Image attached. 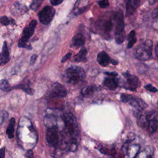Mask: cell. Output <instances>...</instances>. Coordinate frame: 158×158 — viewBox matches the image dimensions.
<instances>
[{
	"instance_id": "6da1fadb",
	"label": "cell",
	"mask_w": 158,
	"mask_h": 158,
	"mask_svg": "<svg viewBox=\"0 0 158 158\" xmlns=\"http://www.w3.org/2000/svg\"><path fill=\"white\" fill-rule=\"evenodd\" d=\"M85 77V72L82 67L72 66L66 70L63 75V80L67 84L76 85L82 81Z\"/></svg>"
},
{
	"instance_id": "7a4b0ae2",
	"label": "cell",
	"mask_w": 158,
	"mask_h": 158,
	"mask_svg": "<svg viewBox=\"0 0 158 158\" xmlns=\"http://www.w3.org/2000/svg\"><path fill=\"white\" fill-rule=\"evenodd\" d=\"M66 128L70 134L71 138L77 140L79 135V129L75 117L72 113L66 112L63 116Z\"/></svg>"
},
{
	"instance_id": "3957f363",
	"label": "cell",
	"mask_w": 158,
	"mask_h": 158,
	"mask_svg": "<svg viewBox=\"0 0 158 158\" xmlns=\"http://www.w3.org/2000/svg\"><path fill=\"white\" fill-rule=\"evenodd\" d=\"M152 49L153 43L150 40H148L136 49L135 56L142 61L149 60L152 56Z\"/></svg>"
},
{
	"instance_id": "277c9868",
	"label": "cell",
	"mask_w": 158,
	"mask_h": 158,
	"mask_svg": "<svg viewBox=\"0 0 158 158\" xmlns=\"http://www.w3.org/2000/svg\"><path fill=\"white\" fill-rule=\"evenodd\" d=\"M116 21V29H115V42L117 44H122L125 40V33H124V15L121 10H119L115 17Z\"/></svg>"
},
{
	"instance_id": "5b68a950",
	"label": "cell",
	"mask_w": 158,
	"mask_h": 158,
	"mask_svg": "<svg viewBox=\"0 0 158 158\" xmlns=\"http://www.w3.org/2000/svg\"><path fill=\"white\" fill-rule=\"evenodd\" d=\"M125 80L123 81L122 86L127 90L131 91H135L136 88L140 85V81L138 78L135 75H133L128 72L122 74Z\"/></svg>"
},
{
	"instance_id": "8992f818",
	"label": "cell",
	"mask_w": 158,
	"mask_h": 158,
	"mask_svg": "<svg viewBox=\"0 0 158 158\" xmlns=\"http://www.w3.org/2000/svg\"><path fill=\"white\" fill-rule=\"evenodd\" d=\"M145 119L147 122L146 130L151 133H154L157 131L158 128V121L157 114L155 111H151L148 113L145 116Z\"/></svg>"
},
{
	"instance_id": "52a82bcc",
	"label": "cell",
	"mask_w": 158,
	"mask_h": 158,
	"mask_svg": "<svg viewBox=\"0 0 158 158\" xmlns=\"http://www.w3.org/2000/svg\"><path fill=\"white\" fill-rule=\"evenodd\" d=\"M55 14V10L50 6L45 7L38 14L39 20L44 25H48L53 20Z\"/></svg>"
},
{
	"instance_id": "ba28073f",
	"label": "cell",
	"mask_w": 158,
	"mask_h": 158,
	"mask_svg": "<svg viewBox=\"0 0 158 158\" xmlns=\"http://www.w3.org/2000/svg\"><path fill=\"white\" fill-rule=\"evenodd\" d=\"M67 93L66 88L59 83L54 84L48 91V95L50 98H64Z\"/></svg>"
},
{
	"instance_id": "9c48e42d",
	"label": "cell",
	"mask_w": 158,
	"mask_h": 158,
	"mask_svg": "<svg viewBox=\"0 0 158 158\" xmlns=\"http://www.w3.org/2000/svg\"><path fill=\"white\" fill-rule=\"evenodd\" d=\"M46 140L50 145L56 147L59 144V133L57 126L48 128L46 132Z\"/></svg>"
},
{
	"instance_id": "30bf717a",
	"label": "cell",
	"mask_w": 158,
	"mask_h": 158,
	"mask_svg": "<svg viewBox=\"0 0 158 158\" xmlns=\"http://www.w3.org/2000/svg\"><path fill=\"white\" fill-rule=\"evenodd\" d=\"M132 141L127 140L123 147V152L125 155V158H135L139 153L140 145L138 144L130 145Z\"/></svg>"
},
{
	"instance_id": "8fae6325",
	"label": "cell",
	"mask_w": 158,
	"mask_h": 158,
	"mask_svg": "<svg viewBox=\"0 0 158 158\" xmlns=\"http://www.w3.org/2000/svg\"><path fill=\"white\" fill-rule=\"evenodd\" d=\"M133 107H134L137 111H140L146 108L147 105L140 98H135L132 96L130 100L127 103Z\"/></svg>"
},
{
	"instance_id": "7c38bea8",
	"label": "cell",
	"mask_w": 158,
	"mask_h": 158,
	"mask_svg": "<svg viewBox=\"0 0 158 158\" xmlns=\"http://www.w3.org/2000/svg\"><path fill=\"white\" fill-rule=\"evenodd\" d=\"M111 59L106 52L102 51L98 54L97 57V61L101 66L106 67L111 63Z\"/></svg>"
},
{
	"instance_id": "4fadbf2b",
	"label": "cell",
	"mask_w": 158,
	"mask_h": 158,
	"mask_svg": "<svg viewBox=\"0 0 158 158\" xmlns=\"http://www.w3.org/2000/svg\"><path fill=\"white\" fill-rule=\"evenodd\" d=\"M10 59L9 53L6 42L4 43L2 51L0 53V66L6 64Z\"/></svg>"
},
{
	"instance_id": "5bb4252c",
	"label": "cell",
	"mask_w": 158,
	"mask_h": 158,
	"mask_svg": "<svg viewBox=\"0 0 158 158\" xmlns=\"http://www.w3.org/2000/svg\"><path fill=\"white\" fill-rule=\"evenodd\" d=\"M140 0H128L126 6L127 14L128 15L132 14L134 11L139 6Z\"/></svg>"
},
{
	"instance_id": "9a60e30c",
	"label": "cell",
	"mask_w": 158,
	"mask_h": 158,
	"mask_svg": "<svg viewBox=\"0 0 158 158\" xmlns=\"http://www.w3.org/2000/svg\"><path fill=\"white\" fill-rule=\"evenodd\" d=\"M36 24H37V22L35 20H33V21H32V22L30 23L29 27H26L24 30L23 33H22V35H23L22 36L24 38H30L34 33Z\"/></svg>"
},
{
	"instance_id": "2e32d148",
	"label": "cell",
	"mask_w": 158,
	"mask_h": 158,
	"mask_svg": "<svg viewBox=\"0 0 158 158\" xmlns=\"http://www.w3.org/2000/svg\"><path fill=\"white\" fill-rule=\"evenodd\" d=\"M44 123L45 125L48 127V128L57 126V118L54 115L52 114L47 115L45 117Z\"/></svg>"
},
{
	"instance_id": "e0dca14e",
	"label": "cell",
	"mask_w": 158,
	"mask_h": 158,
	"mask_svg": "<svg viewBox=\"0 0 158 158\" xmlns=\"http://www.w3.org/2000/svg\"><path fill=\"white\" fill-rule=\"evenodd\" d=\"M105 86L111 90H115L118 87V82L115 78H106L105 79L103 82Z\"/></svg>"
},
{
	"instance_id": "ac0fdd59",
	"label": "cell",
	"mask_w": 158,
	"mask_h": 158,
	"mask_svg": "<svg viewBox=\"0 0 158 158\" xmlns=\"http://www.w3.org/2000/svg\"><path fill=\"white\" fill-rule=\"evenodd\" d=\"M85 38L81 33L76 35L72 39V43L75 47H81L85 43Z\"/></svg>"
},
{
	"instance_id": "d6986e66",
	"label": "cell",
	"mask_w": 158,
	"mask_h": 158,
	"mask_svg": "<svg viewBox=\"0 0 158 158\" xmlns=\"http://www.w3.org/2000/svg\"><path fill=\"white\" fill-rule=\"evenodd\" d=\"M87 55V51L85 48H83L79 51V53L75 55L74 57V61L77 63L84 62L86 60Z\"/></svg>"
},
{
	"instance_id": "ffe728a7",
	"label": "cell",
	"mask_w": 158,
	"mask_h": 158,
	"mask_svg": "<svg viewBox=\"0 0 158 158\" xmlns=\"http://www.w3.org/2000/svg\"><path fill=\"white\" fill-rule=\"evenodd\" d=\"M26 6H22V5L19 3H15L12 6L11 12L14 14H21L26 12Z\"/></svg>"
},
{
	"instance_id": "44dd1931",
	"label": "cell",
	"mask_w": 158,
	"mask_h": 158,
	"mask_svg": "<svg viewBox=\"0 0 158 158\" xmlns=\"http://www.w3.org/2000/svg\"><path fill=\"white\" fill-rule=\"evenodd\" d=\"M154 151L151 147H147L144 151L138 153L136 158H152Z\"/></svg>"
},
{
	"instance_id": "7402d4cb",
	"label": "cell",
	"mask_w": 158,
	"mask_h": 158,
	"mask_svg": "<svg viewBox=\"0 0 158 158\" xmlns=\"http://www.w3.org/2000/svg\"><path fill=\"white\" fill-rule=\"evenodd\" d=\"M15 124V120L14 118H11L9 125L6 130V134L8 136L9 139H12L14 138V127Z\"/></svg>"
},
{
	"instance_id": "603a6c76",
	"label": "cell",
	"mask_w": 158,
	"mask_h": 158,
	"mask_svg": "<svg viewBox=\"0 0 158 158\" xmlns=\"http://www.w3.org/2000/svg\"><path fill=\"white\" fill-rule=\"evenodd\" d=\"M94 92V88L93 86H87L81 90V94L83 97L88 98L93 95Z\"/></svg>"
},
{
	"instance_id": "cb8c5ba5",
	"label": "cell",
	"mask_w": 158,
	"mask_h": 158,
	"mask_svg": "<svg viewBox=\"0 0 158 158\" xmlns=\"http://www.w3.org/2000/svg\"><path fill=\"white\" fill-rule=\"evenodd\" d=\"M18 46L19 48H24L28 50H32V48L30 43L29 42V38H26L23 36L19 40L18 43Z\"/></svg>"
},
{
	"instance_id": "d4e9b609",
	"label": "cell",
	"mask_w": 158,
	"mask_h": 158,
	"mask_svg": "<svg viewBox=\"0 0 158 158\" xmlns=\"http://www.w3.org/2000/svg\"><path fill=\"white\" fill-rule=\"evenodd\" d=\"M128 45H127V48L130 49L132 48L133 45L136 43V38L135 35V32L134 30H132L130 32V33L129 35L128 36Z\"/></svg>"
},
{
	"instance_id": "484cf974",
	"label": "cell",
	"mask_w": 158,
	"mask_h": 158,
	"mask_svg": "<svg viewBox=\"0 0 158 158\" xmlns=\"http://www.w3.org/2000/svg\"><path fill=\"white\" fill-rule=\"evenodd\" d=\"M0 90L4 91H8L11 90L9 84L7 80L3 79V80L0 81Z\"/></svg>"
},
{
	"instance_id": "4316f807",
	"label": "cell",
	"mask_w": 158,
	"mask_h": 158,
	"mask_svg": "<svg viewBox=\"0 0 158 158\" xmlns=\"http://www.w3.org/2000/svg\"><path fill=\"white\" fill-rule=\"evenodd\" d=\"M43 2V0H33L30 5V8L33 11L38 10V9L40 7Z\"/></svg>"
},
{
	"instance_id": "83f0119b",
	"label": "cell",
	"mask_w": 158,
	"mask_h": 158,
	"mask_svg": "<svg viewBox=\"0 0 158 158\" xmlns=\"http://www.w3.org/2000/svg\"><path fill=\"white\" fill-rule=\"evenodd\" d=\"M113 26H112V23L111 21H106L105 24H104V26H103V29L104 31L106 33H109L110 32L112 29Z\"/></svg>"
},
{
	"instance_id": "f1b7e54d",
	"label": "cell",
	"mask_w": 158,
	"mask_h": 158,
	"mask_svg": "<svg viewBox=\"0 0 158 158\" xmlns=\"http://www.w3.org/2000/svg\"><path fill=\"white\" fill-rule=\"evenodd\" d=\"M132 97V95L123 93L121 95V100L122 102L125 103H127L129 102V101L130 100V98Z\"/></svg>"
},
{
	"instance_id": "f546056e",
	"label": "cell",
	"mask_w": 158,
	"mask_h": 158,
	"mask_svg": "<svg viewBox=\"0 0 158 158\" xmlns=\"http://www.w3.org/2000/svg\"><path fill=\"white\" fill-rule=\"evenodd\" d=\"M0 23L3 26H8L11 23V20L6 16H3L0 19Z\"/></svg>"
},
{
	"instance_id": "4dcf8cb0",
	"label": "cell",
	"mask_w": 158,
	"mask_h": 158,
	"mask_svg": "<svg viewBox=\"0 0 158 158\" xmlns=\"http://www.w3.org/2000/svg\"><path fill=\"white\" fill-rule=\"evenodd\" d=\"M99 5L101 8H107L109 6V3L108 0H101L98 2Z\"/></svg>"
},
{
	"instance_id": "1f68e13d",
	"label": "cell",
	"mask_w": 158,
	"mask_h": 158,
	"mask_svg": "<svg viewBox=\"0 0 158 158\" xmlns=\"http://www.w3.org/2000/svg\"><path fill=\"white\" fill-rule=\"evenodd\" d=\"M145 88L147 90H148V91H149L151 92H153V93H156L157 91V89L156 88H155L154 87H153L151 84H148V85H145Z\"/></svg>"
},
{
	"instance_id": "d6a6232c",
	"label": "cell",
	"mask_w": 158,
	"mask_h": 158,
	"mask_svg": "<svg viewBox=\"0 0 158 158\" xmlns=\"http://www.w3.org/2000/svg\"><path fill=\"white\" fill-rule=\"evenodd\" d=\"M0 114H1V115H0V116H1V117H0V124H2L4 122L5 119L7 117L8 114L5 111L0 112Z\"/></svg>"
},
{
	"instance_id": "836d02e7",
	"label": "cell",
	"mask_w": 158,
	"mask_h": 158,
	"mask_svg": "<svg viewBox=\"0 0 158 158\" xmlns=\"http://www.w3.org/2000/svg\"><path fill=\"white\" fill-rule=\"evenodd\" d=\"M64 0H50L51 4L53 6H57L63 3Z\"/></svg>"
},
{
	"instance_id": "e575fe53",
	"label": "cell",
	"mask_w": 158,
	"mask_h": 158,
	"mask_svg": "<svg viewBox=\"0 0 158 158\" xmlns=\"http://www.w3.org/2000/svg\"><path fill=\"white\" fill-rule=\"evenodd\" d=\"M71 55H72V54L70 53H67L65 56H64L63 57V58L62 59V61H61V63H65L67 60H68V59L71 57Z\"/></svg>"
},
{
	"instance_id": "d590c367",
	"label": "cell",
	"mask_w": 158,
	"mask_h": 158,
	"mask_svg": "<svg viewBox=\"0 0 158 158\" xmlns=\"http://www.w3.org/2000/svg\"><path fill=\"white\" fill-rule=\"evenodd\" d=\"M37 57H38V56H37L36 54H33V55L31 57V58H30V64H33L35 63V62L36 61V59H37Z\"/></svg>"
},
{
	"instance_id": "8d00e7d4",
	"label": "cell",
	"mask_w": 158,
	"mask_h": 158,
	"mask_svg": "<svg viewBox=\"0 0 158 158\" xmlns=\"http://www.w3.org/2000/svg\"><path fill=\"white\" fill-rule=\"evenodd\" d=\"M26 156L28 158H32L33 156V151L31 149H29V150L27 151V152L26 153Z\"/></svg>"
},
{
	"instance_id": "74e56055",
	"label": "cell",
	"mask_w": 158,
	"mask_h": 158,
	"mask_svg": "<svg viewBox=\"0 0 158 158\" xmlns=\"http://www.w3.org/2000/svg\"><path fill=\"white\" fill-rule=\"evenodd\" d=\"M5 148H2L0 149V158H5Z\"/></svg>"
},
{
	"instance_id": "f35d334b",
	"label": "cell",
	"mask_w": 158,
	"mask_h": 158,
	"mask_svg": "<svg viewBox=\"0 0 158 158\" xmlns=\"http://www.w3.org/2000/svg\"><path fill=\"white\" fill-rule=\"evenodd\" d=\"M105 74L109 75V76H111L112 77H115L118 75V74L117 72H105Z\"/></svg>"
},
{
	"instance_id": "ab89813d",
	"label": "cell",
	"mask_w": 158,
	"mask_h": 158,
	"mask_svg": "<svg viewBox=\"0 0 158 158\" xmlns=\"http://www.w3.org/2000/svg\"><path fill=\"white\" fill-rule=\"evenodd\" d=\"M152 14H153V17H157V8H156V9L153 11Z\"/></svg>"
},
{
	"instance_id": "60d3db41",
	"label": "cell",
	"mask_w": 158,
	"mask_h": 158,
	"mask_svg": "<svg viewBox=\"0 0 158 158\" xmlns=\"http://www.w3.org/2000/svg\"><path fill=\"white\" fill-rule=\"evenodd\" d=\"M111 63H112V64L114 65H117L118 64V62L117 61H115V60H112V59H111Z\"/></svg>"
},
{
	"instance_id": "b9f144b4",
	"label": "cell",
	"mask_w": 158,
	"mask_h": 158,
	"mask_svg": "<svg viewBox=\"0 0 158 158\" xmlns=\"http://www.w3.org/2000/svg\"><path fill=\"white\" fill-rule=\"evenodd\" d=\"M157 45L156 46V48H155V53H156V56L157 57L158 56V53H157Z\"/></svg>"
}]
</instances>
